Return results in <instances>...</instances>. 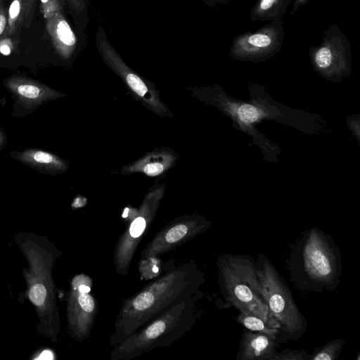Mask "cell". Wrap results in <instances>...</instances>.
I'll list each match as a JSON object with an SVG mask.
<instances>
[{"mask_svg":"<svg viewBox=\"0 0 360 360\" xmlns=\"http://www.w3.org/2000/svg\"><path fill=\"white\" fill-rule=\"evenodd\" d=\"M162 269L159 277L122 301L109 337L110 346L121 342L176 301L200 289L205 281L193 260L176 262L171 259Z\"/></svg>","mask_w":360,"mask_h":360,"instance_id":"6da1fadb","label":"cell"},{"mask_svg":"<svg viewBox=\"0 0 360 360\" xmlns=\"http://www.w3.org/2000/svg\"><path fill=\"white\" fill-rule=\"evenodd\" d=\"M198 289L176 301L139 330L113 346L110 360H130L154 349L169 346L193 326L200 316Z\"/></svg>","mask_w":360,"mask_h":360,"instance_id":"7a4b0ae2","label":"cell"},{"mask_svg":"<svg viewBox=\"0 0 360 360\" xmlns=\"http://www.w3.org/2000/svg\"><path fill=\"white\" fill-rule=\"evenodd\" d=\"M288 269L297 288L333 290L342 270L339 249L330 236L316 228L310 229L293 247Z\"/></svg>","mask_w":360,"mask_h":360,"instance_id":"3957f363","label":"cell"},{"mask_svg":"<svg viewBox=\"0 0 360 360\" xmlns=\"http://www.w3.org/2000/svg\"><path fill=\"white\" fill-rule=\"evenodd\" d=\"M217 266L224 298L238 311H248L280 329L263 299L256 262L249 256L225 253L219 257Z\"/></svg>","mask_w":360,"mask_h":360,"instance_id":"277c9868","label":"cell"},{"mask_svg":"<svg viewBox=\"0 0 360 360\" xmlns=\"http://www.w3.org/2000/svg\"><path fill=\"white\" fill-rule=\"evenodd\" d=\"M262 295L271 317L288 338L297 339L305 332L307 321L291 291L271 262L262 254L256 262Z\"/></svg>","mask_w":360,"mask_h":360,"instance_id":"5b68a950","label":"cell"},{"mask_svg":"<svg viewBox=\"0 0 360 360\" xmlns=\"http://www.w3.org/2000/svg\"><path fill=\"white\" fill-rule=\"evenodd\" d=\"M96 45L105 64L123 81L133 98L160 118L173 117L155 84L139 75L124 63L108 41L101 26H98L96 34Z\"/></svg>","mask_w":360,"mask_h":360,"instance_id":"8992f818","label":"cell"},{"mask_svg":"<svg viewBox=\"0 0 360 360\" xmlns=\"http://www.w3.org/2000/svg\"><path fill=\"white\" fill-rule=\"evenodd\" d=\"M165 193L164 182H156L150 187L133 219L117 240L113 252V264L119 275H127L136 249L149 230Z\"/></svg>","mask_w":360,"mask_h":360,"instance_id":"52a82bcc","label":"cell"},{"mask_svg":"<svg viewBox=\"0 0 360 360\" xmlns=\"http://www.w3.org/2000/svg\"><path fill=\"white\" fill-rule=\"evenodd\" d=\"M212 222L195 212L177 217L158 231L141 252L140 262L157 259L208 229Z\"/></svg>","mask_w":360,"mask_h":360,"instance_id":"ba28073f","label":"cell"},{"mask_svg":"<svg viewBox=\"0 0 360 360\" xmlns=\"http://www.w3.org/2000/svg\"><path fill=\"white\" fill-rule=\"evenodd\" d=\"M2 84L13 98L11 115L15 118L29 115L42 105L67 96L39 80L22 75L6 77Z\"/></svg>","mask_w":360,"mask_h":360,"instance_id":"9c48e42d","label":"cell"},{"mask_svg":"<svg viewBox=\"0 0 360 360\" xmlns=\"http://www.w3.org/2000/svg\"><path fill=\"white\" fill-rule=\"evenodd\" d=\"M92 278L84 274L77 275L72 281L70 295V326L76 338L89 337L98 312L97 300L91 293Z\"/></svg>","mask_w":360,"mask_h":360,"instance_id":"30bf717a","label":"cell"},{"mask_svg":"<svg viewBox=\"0 0 360 360\" xmlns=\"http://www.w3.org/2000/svg\"><path fill=\"white\" fill-rule=\"evenodd\" d=\"M179 155L169 146L157 147L139 159L124 165L120 174H143L150 177H160L177 162Z\"/></svg>","mask_w":360,"mask_h":360,"instance_id":"8fae6325","label":"cell"},{"mask_svg":"<svg viewBox=\"0 0 360 360\" xmlns=\"http://www.w3.org/2000/svg\"><path fill=\"white\" fill-rule=\"evenodd\" d=\"M10 156L34 171L52 176L64 174L70 168L68 160L41 148L13 150L10 153Z\"/></svg>","mask_w":360,"mask_h":360,"instance_id":"7c38bea8","label":"cell"},{"mask_svg":"<svg viewBox=\"0 0 360 360\" xmlns=\"http://www.w3.org/2000/svg\"><path fill=\"white\" fill-rule=\"evenodd\" d=\"M44 20L46 30L54 50L61 58L69 60L75 53L77 39L63 11Z\"/></svg>","mask_w":360,"mask_h":360,"instance_id":"4fadbf2b","label":"cell"},{"mask_svg":"<svg viewBox=\"0 0 360 360\" xmlns=\"http://www.w3.org/2000/svg\"><path fill=\"white\" fill-rule=\"evenodd\" d=\"M277 346L276 338L248 330L242 336L237 358L240 360L271 359Z\"/></svg>","mask_w":360,"mask_h":360,"instance_id":"5bb4252c","label":"cell"},{"mask_svg":"<svg viewBox=\"0 0 360 360\" xmlns=\"http://www.w3.org/2000/svg\"><path fill=\"white\" fill-rule=\"evenodd\" d=\"M36 0H13L8 9L6 35L14 37L29 27L34 11Z\"/></svg>","mask_w":360,"mask_h":360,"instance_id":"9a60e30c","label":"cell"},{"mask_svg":"<svg viewBox=\"0 0 360 360\" xmlns=\"http://www.w3.org/2000/svg\"><path fill=\"white\" fill-rule=\"evenodd\" d=\"M236 321L249 330L265 333L276 339L281 332L278 328L248 311H239Z\"/></svg>","mask_w":360,"mask_h":360,"instance_id":"2e32d148","label":"cell"},{"mask_svg":"<svg viewBox=\"0 0 360 360\" xmlns=\"http://www.w3.org/2000/svg\"><path fill=\"white\" fill-rule=\"evenodd\" d=\"M344 340L336 338L316 349L309 359L311 360H335L342 350Z\"/></svg>","mask_w":360,"mask_h":360,"instance_id":"e0dca14e","label":"cell"},{"mask_svg":"<svg viewBox=\"0 0 360 360\" xmlns=\"http://www.w3.org/2000/svg\"><path fill=\"white\" fill-rule=\"evenodd\" d=\"M65 4L64 0H40L41 11L44 18L45 19L56 13L63 11Z\"/></svg>","mask_w":360,"mask_h":360,"instance_id":"ac0fdd59","label":"cell"},{"mask_svg":"<svg viewBox=\"0 0 360 360\" xmlns=\"http://www.w3.org/2000/svg\"><path fill=\"white\" fill-rule=\"evenodd\" d=\"M309 359L304 351L286 349L278 354L275 353L272 356L273 360H304Z\"/></svg>","mask_w":360,"mask_h":360,"instance_id":"d6986e66","label":"cell"},{"mask_svg":"<svg viewBox=\"0 0 360 360\" xmlns=\"http://www.w3.org/2000/svg\"><path fill=\"white\" fill-rule=\"evenodd\" d=\"M332 53L327 47L321 48L315 55L316 65L321 69L328 68L332 63Z\"/></svg>","mask_w":360,"mask_h":360,"instance_id":"ffe728a7","label":"cell"},{"mask_svg":"<svg viewBox=\"0 0 360 360\" xmlns=\"http://www.w3.org/2000/svg\"><path fill=\"white\" fill-rule=\"evenodd\" d=\"M46 296V290L44 285L36 283L34 285L29 292L30 300L36 305H41Z\"/></svg>","mask_w":360,"mask_h":360,"instance_id":"44dd1931","label":"cell"},{"mask_svg":"<svg viewBox=\"0 0 360 360\" xmlns=\"http://www.w3.org/2000/svg\"><path fill=\"white\" fill-rule=\"evenodd\" d=\"M257 111L255 107L249 105H244L240 107L238 112L239 118L245 122H253L257 120Z\"/></svg>","mask_w":360,"mask_h":360,"instance_id":"7402d4cb","label":"cell"},{"mask_svg":"<svg viewBox=\"0 0 360 360\" xmlns=\"http://www.w3.org/2000/svg\"><path fill=\"white\" fill-rule=\"evenodd\" d=\"M248 41L254 47L264 48L270 45L271 39L266 34H255L248 37Z\"/></svg>","mask_w":360,"mask_h":360,"instance_id":"603a6c76","label":"cell"},{"mask_svg":"<svg viewBox=\"0 0 360 360\" xmlns=\"http://www.w3.org/2000/svg\"><path fill=\"white\" fill-rule=\"evenodd\" d=\"M13 37L5 34L0 38V53L4 56L11 55L15 48V44Z\"/></svg>","mask_w":360,"mask_h":360,"instance_id":"cb8c5ba5","label":"cell"},{"mask_svg":"<svg viewBox=\"0 0 360 360\" xmlns=\"http://www.w3.org/2000/svg\"><path fill=\"white\" fill-rule=\"evenodd\" d=\"M70 9L75 13H84L88 6L87 0H64Z\"/></svg>","mask_w":360,"mask_h":360,"instance_id":"d4e9b609","label":"cell"},{"mask_svg":"<svg viewBox=\"0 0 360 360\" xmlns=\"http://www.w3.org/2000/svg\"><path fill=\"white\" fill-rule=\"evenodd\" d=\"M8 26V10L4 6V0H0V38L6 33Z\"/></svg>","mask_w":360,"mask_h":360,"instance_id":"484cf974","label":"cell"},{"mask_svg":"<svg viewBox=\"0 0 360 360\" xmlns=\"http://www.w3.org/2000/svg\"><path fill=\"white\" fill-rule=\"evenodd\" d=\"M8 142V135L6 132L0 127V150H3Z\"/></svg>","mask_w":360,"mask_h":360,"instance_id":"4316f807","label":"cell"},{"mask_svg":"<svg viewBox=\"0 0 360 360\" xmlns=\"http://www.w3.org/2000/svg\"><path fill=\"white\" fill-rule=\"evenodd\" d=\"M276 0H262L260 3V8L265 11L270 8Z\"/></svg>","mask_w":360,"mask_h":360,"instance_id":"83f0119b","label":"cell"},{"mask_svg":"<svg viewBox=\"0 0 360 360\" xmlns=\"http://www.w3.org/2000/svg\"><path fill=\"white\" fill-rule=\"evenodd\" d=\"M52 356V353L50 351L46 350L41 353L40 359H51L53 357Z\"/></svg>","mask_w":360,"mask_h":360,"instance_id":"f1b7e54d","label":"cell"}]
</instances>
